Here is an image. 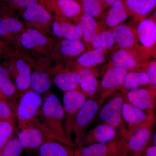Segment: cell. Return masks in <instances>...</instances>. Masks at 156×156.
<instances>
[{
  "label": "cell",
  "mask_w": 156,
  "mask_h": 156,
  "mask_svg": "<svg viewBox=\"0 0 156 156\" xmlns=\"http://www.w3.org/2000/svg\"><path fill=\"white\" fill-rule=\"evenodd\" d=\"M116 135L115 128L105 123L93 128L85 135L84 138L86 142L107 144L113 140Z\"/></svg>",
  "instance_id": "cell-18"
},
{
  "label": "cell",
  "mask_w": 156,
  "mask_h": 156,
  "mask_svg": "<svg viewBox=\"0 0 156 156\" xmlns=\"http://www.w3.org/2000/svg\"><path fill=\"white\" fill-rule=\"evenodd\" d=\"M1 0H0V2H1Z\"/></svg>",
  "instance_id": "cell-46"
},
{
  "label": "cell",
  "mask_w": 156,
  "mask_h": 156,
  "mask_svg": "<svg viewBox=\"0 0 156 156\" xmlns=\"http://www.w3.org/2000/svg\"><path fill=\"white\" fill-rule=\"evenodd\" d=\"M140 68L147 74L150 80V87L156 92V61L150 60L141 63Z\"/></svg>",
  "instance_id": "cell-36"
},
{
  "label": "cell",
  "mask_w": 156,
  "mask_h": 156,
  "mask_svg": "<svg viewBox=\"0 0 156 156\" xmlns=\"http://www.w3.org/2000/svg\"><path fill=\"white\" fill-rule=\"evenodd\" d=\"M22 17L26 22L35 26H44L52 20V14L39 2L23 10Z\"/></svg>",
  "instance_id": "cell-12"
},
{
  "label": "cell",
  "mask_w": 156,
  "mask_h": 156,
  "mask_svg": "<svg viewBox=\"0 0 156 156\" xmlns=\"http://www.w3.org/2000/svg\"><path fill=\"white\" fill-rule=\"evenodd\" d=\"M5 24L9 34L17 33L23 28L22 23L17 18L11 16L5 17Z\"/></svg>",
  "instance_id": "cell-37"
},
{
  "label": "cell",
  "mask_w": 156,
  "mask_h": 156,
  "mask_svg": "<svg viewBox=\"0 0 156 156\" xmlns=\"http://www.w3.org/2000/svg\"><path fill=\"white\" fill-rule=\"evenodd\" d=\"M14 115L6 100H0V120L14 121Z\"/></svg>",
  "instance_id": "cell-38"
},
{
  "label": "cell",
  "mask_w": 156,
  "mask_h": 156,
  "mask_svg": "<svg viewBox=\"0 0 156 156\" xmlns=\"http://www.w3.org/2000/svg\"><path fill=\"white\" fill-rule=\"evenodd\" d=\"M145 156H156V145L147 148L145 151Z\"/></svg>",
  "instance_id": "cell-41"
},
{
  "label": "cell",
  "mask_w": 156,
  "mask_h": 156,
  "mask_svg": "<svg viewBox=\"0 0 156 156\" xmlns=\"http://www.w3.org/2000/svg\"><path fill=\"white\" fill-rule=\"evenodd\" d=\"M115 43L111 31H100L91 42L93 49L104 51L112 48Z\"/></svg>",
  "instance_id": "cell-32"
},
{
  "label": "cell",
  "mask_w": 156,
  "mask_h": 156,
  "mask_svg": "<svg viewBox=\"0 0 156 156\" xmlns=\"http://www.w3.org/2000/svg\"><path fill=\"white\" fill-rule=\"evenodd\" d=\"M111 31L115 43L119 48L131 50L134 53L136 41L135 28L121 23L113 28Z\"/></svg>",
  "instance_id": "cell-14"
},
{
  "label": "cell",
  "mask_w": 156,
  "mask_h": 156,
  "mask_svg": "<svg viewBox=\"0 0 156 156\" xmlns=\"http://www.w3.org/2000/svg\"><path fill=\"white\" fill-rule=\"evenodd\" d=\"M150 80L147 74L144 71L129 72L126 74L122 87L125 92H128L140 87L149 85Z\"/></svg>",
  "instance_id": "cell-25"
},
{
  "label": "cell",
  "mask_w": 156,
  "mask_h": 156,
  "mask_svg": "<svg viewBox=\"0 0 156 156\" xmlns=\"http://www.w3.org/2000/svg\"><path fill=\"white\" fill-rule=\"evenodd\" d=\"M130 13L122 0H119L111 6L105 18V23L111 28L121 24L128 17Z\"/></svg>",
  "instance_id": "cell-21"
},
{
  "label": "cell",
  "mask_w": 156,
  "mask_h": 156,
  "mask_svg": "<svg viewBox=\"0 0 156 156\" xmlns=\"http://www.w3.org/2000/svg\"></svg>",
  "instance_id": "cell-47"
},
{
  "label": "cell",
  "mask_w": 156,
  "mask_h": 156,
  "mask_svg": "<svg viewBox=\"0 0 156 156\" xmlns=\"http://www.w3.org/2000/svg\"><path fill=\"white\" fill-rule=\"evenodd\" d=\"M151 136V126L138 128L127 136V146L129 150L136 154L144 150Z\"/></svg>",
  "instance_id": "cell-16"
},
{
  "label": "cell",
  "mask_w": 156,
  "mask_h": 156,
  "mask_svg": "<svg viewBox=\"0 0 156 156\" xmlns=\"http://www.w3.org/2000/svg\"></svg>",
  "instance_id": "cell-48"
},
{
  "label": "cell",
  "mask_w": 156,
  "mask_h": 156,
  "mask_svg": "<svg viewBox=\"0 0 156 156\" xmlns=\"http://www.w3.org/2000/svg\"><path fill=\"white\" fill-rule=\"evenodd\" d=\"M79 19L82 26L83 40L86 43H91L95 36L100 31L98 24L94 18L83 13Z\"/></svg>",
  "instance_id": "cell-27"
},
{
  "label": "cell",
  "mask_w": 156,
  "mask_h": 156,
  "mask_svg": "<svg viewBox=\"0 0 156 156\" xmlns=\"http://www.w3.org/2000/svg\"><path fill=\"white\" fill-rule=\"evenodd\" d=\"M43 103L41 95L31 89L20 96L16 108L19 130L34 122L37 119Z\"/></svg>",
  "instance_id": "cell-4"
},
{
  "label": "cell",
  "mask_w": 156,
  "mask_h": 156,
  "mask_svg": "<svg viewBox=\"0 0 156 156\" xmlns=\"http://www.w3.org/2000/svg\"><path fill=\"white\" fill-rule=\"evenodd\" d=\"M78 72L80 75V86L82 92L86 96L92 97L97 92L98 83L97 78L91 70L80 68Z\"/></svg>",
  "instance_id": "cell-23"
},
{
  "label": "cell",
  "mask_w": 156,
  "mask_h": 156,
  "mask_svg": "<svg viewBox=\"0 0 156 156\" xmlns=\"http://www.w3.org/2000/svg\"><path fill=\"white\" fill-rule=\"evenodd\" d=\"M11 6L23 11L33 4L39 2V0H7Z\"/></svg>",
  "instance_id": "cell-39"
},
{
  "label": "cell",
  "mask_w": 156,
  "mask_h": 156,
  "mask_svg": "<svg viewBox=\"0 0 156 156\" xmlns=\"http://www.w3.org/2000/svg\"><path fill=\"white\" fill-rule=\"evenodd\" d=\"M152 141L154 145H156V130L153 135Z\"/></svg>",
  "instance_id": "cell-43"
},
{
  "label": "cell",
  "mask_w": 156,
  "mask_h": 156,
  "mask_svg": "<svg viewBox=\"0 0 156 156\" xmlns=\"http://www.w3.org/2000/svg\"><path fill=\"white\" fill-rule=\"evenodd\" d=\"M153 18L154 19V20H155L156 23V10L155 12H154V14L153 17Z\"/></svg>",
  "instance_id": "cell-45"
},
{
  "label": "cell",
  "mask_w": 156,
  "mask_h": 156,
  "mask_svg": "<svg viewBox=\"0 0 156 156\" xmlns=\"http://www.w3.org/2000/svg\"><path fill=\"white\" fill-rule=\"evenodd\" d=\"M42 122L49 129L59 142L67 146H72L65 132V113L63 106L54 93L47 95L40 111Z\"/></svg>",
  "instance_id": "cell-1"
},
{
  "label": "cell",
  "mask_w": 156,
  "mask_h": 156,
  "mask_svg": "<svg viewBox=\"0 0 156 156\" xmlns=\"http://www.w3.org/2000/svg\"><path fill=\"white\" fill-rule=\"evenodd\" d=\"M80 80V75L78 72H62L55 76L53 83L58 89L66 92L79 90Z\"/></svg>",
  "instance_id": "cell-19"
},
{
  "label": "cell",
  "mask_w": 156,
  "mask_h": 156,
  "mask_svg": "<svg viewBox=\"0 0 156 156\" xmlns=\"http://www.w3.org/2000/svg\"><path fill=\"white\" fill-rule=\"evenodd\" d=\"M87 100L86 95L79 90L64 92L62 106L65 113L64 130L66 136L71 141L73 122Z\"/></svg>",
  "instance_id": "cell-5"
},
{
  "label": "cell",
  "mask_w": 156,
  "mask_h": 156,
  "mask_svg": "<svg viewBox=\"0 0 156 156\" xmlns=\"http://www.w3.org/2000/svg\"><path fill=\"white\" fill-rule=\"evenodd\" d=\"M135 29L134 53L140 63L156 58V23L153 17L139 21Z\"/></svg>",
  "instance_id": "cell-2"
},
{
  "label": "cell",
  "mask_w": 156,
  "mask_h": 156,
  "mask_svg": "<svg viewBox=\"0 0 156 156\" xmlns=\"http://www.w3.org/2000/svg\"><path fill=\"white\" fill-rule=\"evenodd\" d=\"M128 71L121 68L112 66L105 73L101 81V87L103 89L102 101L117 89L122 87Z\"/></svg>",
  "instance_id": "cell-11"
},
{
  "label": "cell",
  "mask_w": 156,
  "mask_h": 156,
  "mask_svg": "<svg viewBox=\"0 0 156 156\" xmlns=\"http://www.w3.org/2000/svg\"><path fill=\"white\" fill-rule=\"evenodd\" d=\"M128 101L140 109L154 115L156 107V92L149 87L139 88L127 92Z\"/></svg>",
  "instance_id": "cell-10"
},
{
  "label": "cell",
  "mask_w": 156,
  "mask_h": 156,
  "mask_svg": "<svg viewBox=\"0 0 156 156\" xmlns=\"http://www.w3.org/2000/svg\"><path fill=\"white\" fill-rule=\"evenodd\" d=\"M103 6V9L108 7H111L117 1L119 0H99Z\"/></svg>",
  "instance_id": "cell-42"
},
{
  "label": "cell",
  "mask_w": 156,
  "mask_h": 156,
  "mask_svg": "<svg viewBox=\"0 0 156 156\" xmlns=\"http://www.w3.org/2000/svg\"><path fill=\"white\" fill-rule=\"evenodd\" d=\"M125 5L129 12L140 21L155 8L156 0H126Z\"/></svg>",
  "instance_id": "cell-20"
},
{
  "label": "cell",
  "mask_w": 156,
  "mask_h": 156,
  "mask_svg": "<svg viewBox=\"0 0 156 156\" xmlns=\"http://www.w3.org/2000/svg\"><path fill=\"white\" fill-rule=\"evenodd\" d=\"M17 89L9 78L7 70L0 66V90L7 100L14 101L17 98Z\"/></svg>",
  "instance_id": "cell-31"
},
{
  "label": "cell",
  "mask_w": 156,
  "mask_h": 156,
  "mask_svg": "<svg viewBox=\"0 0 156 156\" xmlns=\"http://www.w3.org/2000/svg\"><path fill=\"white\" fill-rule=\"evenodd\" d=\"M51 87V80L48 73L40 70H37L32 73L30 82L31 90L41 95L48 92Z\"/></svg>",
  "instance_id": "cell-24"
},
{
  "label": "cell",
  "mask_w": 156,
  "mask_h": 156,
  "mask_svg": "<svg viewBox=\"0 0 156 156\" xmlns=\"http://www.w3.org/2000/svg\"><path fill=\"white\" fill-rule=\"evenodd\" d=\"M105 58L104 51L92 49L82 53L78 57L77 63L80 68L89 69L102 63Z\"/></svg>",
  "instance_id": "cell-28"
},
{
  "label": "cell",
  "mask_w": 156,
  "mask_h": 156,
  "mask_svg": "<svg viewBox=\"0 0 156 156\" xmlns=\"http://www.w3.org/2000/svg\"><path fill=\"white\" fill-rule=\"evenodd\" d=\"M111 62L112 66L121 68L127 71L140 68L141 64L132 51L121 48L112 53Z\"/></svg>",
  "instance_id": "cell-15"
},
{
  "label": "cell",
  "mask_w": 156,
  "mask_h": 156,
  "mask_svg": "<svg viewBox=\"0 0 156 156\" xmlns=\"http://www.w3.org/2000/svg\"><path fill=\"white\" fill-rule=\"evenodd\" d=\"M20 43L27 50H32L47 44L48 39L44 35L34 28H28L21 34Z\"/></svg>",
  "instance_id": "cell-22"
},
{
  "label": "cell",
  "mask_w": 156,
  "mask_h": 156,
  "mask_svg": "<svg viewBox=\"0 0 156 156\" xmlns=\"http://www.w3.org/2000/svg\"><path fill=\"white\" fill-rule=\"evenodd\" d=\"M59 50L62 55L74 57L82 54L85 50V45L80 40L63 39L59 44Z\"/></svg>",
  "instance_id": "cell-30"
},
{
  "label": "cell",
  "mask_w": 156,
  "mask_h": 156,
  "mask_svg": "<svg viewBox=\"0 0 156 156\" xmlns=\"http://www.w3.org/2000/svg\"><path fill=\"white\" fill-rule=\"evenodd\" d=\"M9 34L6 30L5 24V17L0 16V36H6Z\"/></svg>",
  "instance_id": "cell-40"
},
{
  "label": "cell",
  "mask_w": 156,
  "mask_h": 156,
  "mask_svg": "<svg viewBox=\"0 0 156 156\" xmlns=\"http://www.w3.org/2000/svg\"><path fill=\"white\" fill-rule=\"evenodd\" d=\"M0 100H7L5 97L3 95L2 93L0 90Z\"/></svg>",
  "instance_id": "cell-44"
},
{
  "label": "cell",
  "mask_w": 156,
  "mask_h": 156,
  "mask_svg": "<svg viewBox=\"0 0 156 156\" xmlns=\"http://www.w3.org/2000/svg\"><path fill=\"white\" fill-rule=\"evenodd\" d=\"M125 98L122 95L112 98L101 109L99 118L105 124L116 128L122 123V110Z\"/></svg>",
  "instance_id": "cell-9"
},
{
  "label": "cell",
  "mask_w": 156,
  "mask_h": 156,
  "mask_svg": "<svg viewBox=\"0 0 156 156\" xmlns=\"http://www.w3.org/2000/svg\"><path fill=\"white\" fill-rule=\"evenodd\" d=\"M67 145L57 141L45 142L39 147L40 156H74Z\"/></svg>",
  "instance_id": "cell-26"
},
{
  "label": "cell",
  "mask_w": 156,
  "mask_h": 156,
  "mask_svg": "<svg viewBox=\"0 0 156 156\" xmlns=\"http://www.w3.org/2000/svg\"><path fill=\"white\" fill-rule=\"evenodd\" d=\"M23 148L18 138L12 137L1 149L0 156H20Z\"/></svg>",
  "instance_id": "cell-35"
},
{
  "label": "cell",
  "mask_w": 156,
  "mask_h": 156,
  "mask_svg": "<svg viewBox=\"0 0 156 156\" xmlns=\"http://www.w3.org/2000/svg\"><path fill=\"white\" fill-rule=\"evenodd\" d=\"M15 86L19 91L20 96L30 90V82L31 71L27 62L20 58L15 63Z\"/></svg>",
  "instance_id": "cell-17"
},
{
  "label": "cell",
  "mask_w": 156,
  "mask_h": 156,
  "mask_svg": "<svg viewBox=\"0 0 156 156\" xmlns=\"http://www.w3.org/2000/svg\"><path fill=\"white\" fill-rule=\"evenodd\" d=\"M51 14L61 19H79L83 12L81 4L77 0H39Z\"/></svg>",
  "instance_id": "cell-7"
},
{
  "label": "cell",
  "mask_w": 156,
  "mask_h": 156,
  "mask_svg": "<svg viewBox=\"0 0 156 156\" xmlns=\"http://www.w3.org/2000/svg\"><path fill=\"white\" fill-rule=\"evenodd\" d=\"M15 130L14 121L0 120V150L13 137Z\"/></svg>",
  "instance_id": "cell-34"
},
{
  "label": "cell",
  "mask_w": 156,
  "mask_h": 156,
  "mask_svg": "<svg viewBox=\"0 0 156 156\" xmlns=\"http://www.w3.org/2000/svg\"><path fill=\"white\" fill-rule=\"evenodd\" d=\"M17 138L22 147L27 149L40 147L48 141L59 142L38 118L34 122L20 129Z\"/></svg>",
  "instance_id": "cell-3"
},
{
  "label": "cell",
  "mask_w": 156,
  "mask_h": 156,
  "mask_svg": "<svg viewBox=\"0 0 156 156\" xmlns=\"http://www.w3.org/2000/svg\"><path fill=\"white\" fill-rule=\"evenodd\" d=\"M112 143L107 144L95 143L81 147L79 151L80 156H111L113 147Z\"/></svg>",
  "instance_id": "cell-29"
},
{
  "label": "cell",
  "mask_w": 156,
  "mask_h": 156,
  "mask_svg": "<svg viewBox=\"0 0 156 156\" xmlns=\"http://www.w3.org/2000/svg\"><path fill=\"white\" fill-rule=\"evenodd\" d=\"M83 13L95 18L101 16L103 10L99 0H81Z\"/></svg>",
  "instance_id": "cell-33"
},
{
  "label": "cell",
  "mask_w": 156,
  "mask_h": 156,
  "mask_svg": "<svg viewBox=\"0 0 156 156\" xmlns=\"http://www.w3.org/2000/svg\"><path fill=\"white\" fill-rule=\"evenodd\" d=\"M99 107L97 101L93 98H89L76 115L71 132L74 135L77 142L80 143L83 140L86 128L94 119Z\"/></svg>",
  "instance_id": "cell-6"
},
{
  "label": "cell",
  "mask_w": 156,
  "mask_h": 156,
  "mask_svg": "<svg viewBox=\"0 0 156 156\" xmlns=\"http://www.w3.org/2000/svg\"><path fill=\"white\" fill-rule=\"evenodd\" d=\"M51 25L52 33L58 38L70 40H80L82 37L83 30L80 23L76 25L69 23L65 20L55 17Z\"/></svg>",
  "instance_id": "cell-13"
},
{
  "label": "cell",
  "mask_w": 156,
  "mask_h": 156,
  "mask_svg": "<svg viewBox=\"0 0 156 156\" xmlns=\"http://www.w3.org/2000/svg\"><path fill=\"white\" fill-rule=\"evenodd\" d=\"M122 116L129 128L126 132V136L138 128L152 126L154 119L153 115L140 109L129 101H125L123 105Z\"/></svg>",
  "instance_id": "cell-8"
}]
</instances>
